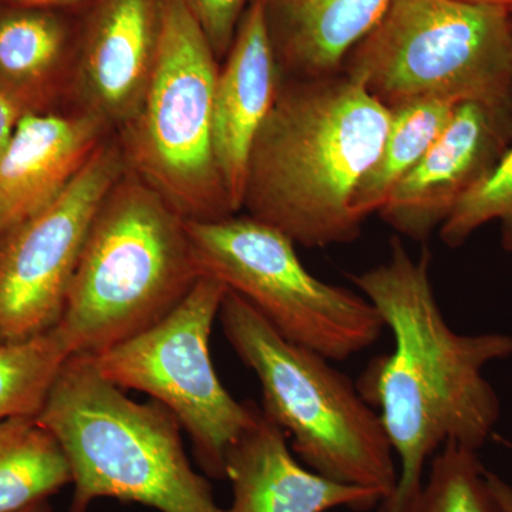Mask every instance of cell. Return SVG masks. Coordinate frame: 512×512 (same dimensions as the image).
Masks as SVG:
<instances>
[{
    "instance_id": "ac0fdd59",
    "label": "cell",
    "mask_w": 512,
    "mask_h": 512,
    "mask_svg": "<svg viewBox=\"0 0 512 512\" xmlns=\"http://www.w3.org/2000/svg\"><path fill=\"white\" fill-rule=\"evenodd\" d=\"M72 483L62 444L37 416L0 420V512L26 510Z\"/></svg>"
},
{
    "instance_id": "e0dca14e",
    "label": "cell",
    "mask_w": 512,
    "mask_h": 512,
    "mask_svg": "<svg viewBox=\"0 0 512 512\" xmlns=\"http://www.w3.org/2000/svg\"><path fill=\"white\" fill-rule=\"evenodd\" d=\"M390 0H262L282 79L342 73L353 47L375 28Z\"/></svg>"
},
{
    "instance_id": "4316f807",
    "label": "cell",
    "mask_w": 512,
    "mask_h": 512,
    "mask_svg": "<svg viewBox=\"0 0 512 512\" xmlns=\"http://www.w3.org/2000/svg\"><path fill=\"white\" fill-rule=\"evenodd\" d=\"M466 2L480 3V5L495 6V8H503L512 12V0H466Z\"/></svg>"
},
{
    "instance_id": "8fae6325",
    "label": "cell",
    "mask_w": 512,
    "mask_h": 512,
    "mask_svg": "<svg viewBox=\"0 0 512 512\" xmlns=\"http://www.w3.org/2000/svg\"><path fill=\"white\" fill-rule=\"evenodd\" d=\"M511 146L512 101L457 104L436 143L384 202L380 217L400 235L426 242Z\"/></svg>"
},
{
    "instance_id": "d6986e66",
    "label": "cell",
    "mask_w": 512,
    "mask_h": 512,
    "mask_svg": "<svg viewBox=\"0 0 512 512\" xmlns=\"http://www.w3.org/2000/svg\"><path fill=\"white\" fill-rule=\"evenodd\" d=\"M456 106L440 100H417L390 109L389 128L375 164L360 181L353 207L367 220L379 212L396 185L426 156Z\"/></svg>"
},
{
    "instance_id": "f1b7e54d",
    "label": "cell",
    "mask_w": 512,
    "mask_h": 512,
    "mask_svg": "<svg viewBox=\"0 0 512 512\" xmlns=\"http://www.w3.org/2000/svg\"><path fill=\"white\" fill-rule=\"evenodd\" d=\"M511 16H512V12H511Z\"/></svg>"
},
{
    "instance_id": "ffe728a7",
    "label": "cell",
    "mask_w": 512,
    "mask_h": 512,
    "mask_svg": "<svg viewBox=\"0 0 512 512\" xmlns=\"http://www.w3.org/2000/svg\"><path fill=\"white\" fill-rule=\"evenodd\" d=\"M70 356L56 326L33 338L0 342V420L37 416Z\"/></svg>"
},
{
    "instance_id": "2e32d148",
    "label": "cell",
    "mask_w": 512,
    "mask_h": 512,
    "mask_svg": "<svg viewBox=\"0 0 512 512\" xmlns=\"http://www.w3.org/2000/svg\"><path fill=\"white\" fill-rule=\"evenodd\" d=\"M79 20L57 10L0 5V90L26 113L69 99Z\"/></svg>"
},
{
    "instance_id": "8992f818",
    "label": "cell",
    "mask_w": 512,
    "mask_h": 512,
    "mask_svg": "<svg viewBox=\"0 0 512 512\" xmlns=\"http://www.w3.org/2000/svg\"><path fill=\"white\" fill-rule=\"evenodd\" d=\"M342 73L389 110L417 100L511 103V12L466 0H390Z\"/></svg>"
},
{
    "instance_id": "cb8c5ba5",
    "label": "cell",
    "mask_w": 512,
    "mask_h": 512,
    "mask_svg": "<svg viewBox=\"0 0 512 512\" xmlns=\"http://www.w3.org/2000/svg\"><path fill=\"white\" fill-rule=\"evenodd\" d=\"M25 114L28 113L20 107L18 101L0 90V157L5 153L16 126Z\"/></svg>"
},
{
    "instance_id": "7a4b0ae2",
    "label": "cell",
    "mask_w": 512,
    "mask_h": 512,
    "mask_svg": "<svg viewBox=\"0 0 512 512\" xmlns=\"http://www.w3.org/2000/svg\"><path fill=\"white\" fill-rule=\"evenodd\" d=\"M390 110L343 73L282 79L249 153L242 210L296 245L350 244L353 200L382 150Z\"/></svg>"
},
{
    "instance_id": "7c38bea8",
    "label": "cell",
    "mask_w": 512,
    "mask_h": 512,
    "mask_svg": "<svg viewBox=\"0 0 512 512\" xmlns=\"http://www.w3.org/2000/svg\"><path fill=\"white\" fill-rule=\"evenodd\" d=\"M167 0H93L79 19L69 100L117 133L136 116L160 52Z\"/></svg>"
},
{
    "instance_id": "3957f363",
    "label": "cell",
    "mask_w": 512,
    "mask_h": 512,
    "mask_svg": "<svg viewBox=\"0 0 512 512\" xmlns=\"http://www.w3.org/2000/svg\"><path fill=\"white\" fill-rule=\"evenodd\" d=\"M37 420L69 458L72 512L99 498L161 512H225L207 478L192 470L174 414L154 400H131L92 356L66 360Z\"/></svg>"
},
{
    "instance_id": "9a60e30c",
    "label": "cell",
    "mask_w": 512,
    "mask_h": 512,
    "mask_svg": "<svg viewBox=\"0 0 512 512\" xmlns=\"http://www.w3.org/2000/svg\"><path fill=\"white\" fill-rule=\"evenodd\" d=\"M288 439L261 409L225 457V480L234 494L225 512H366L383 503L380 491L336 483L302 467Z\"/></svg>"
},
{
    "instance_id": "52a82bcc",
    "label": "cell",
    "mask_w": 512,
    "mask_h": 512,
    "mask_svg": "<svg viewBox=\"0 0 512 512\" xmlns=\"http://www.w3.org/2000/svg\"><path fill=\"white\" fill-rule=\"evenodd\" d=\"M220 64L184 3L167 0L150 86L136 116L114 133L127 170L185 221L234 215L214 153Z\"/></svg>"
},
{
    "instance_id": "9c48e42d",
    "label": "cell",
    "mask_w": 512,
    "mask_h": 512,
    "mask_svg": "<svg viewBox=\"0 0 512 512\" xmlns=\"http://www.w3.org/2000/svg\"><path fill=\"white\" fill-rule=\"evenodd\" d=\"M228 288L201 276L177 308L156 325L92 356L101 375L170 410L194 444L208 477L225 480L229 447L261 412L238 402L212 365L210 336Z\"/></svg>"
},
{
    "instance_id": "30bf717a",
    "label": "cell",
    "mask_w": 512,
    "mask_h": 512,
    "mask_svg": "<svg viewBox=\"0 0 512 512\" xmlns=\"http://www.w3.org/2000/svg\"><path fill=\"white\" fill-rule=\"evenodd\" d=\"M126 170L110 134L55 201L0 237V342L59 323L96 212Z\"/></svg>"
},
{
    "instance_id": "83f0119b",
    "label": "cell",
    "mask_w": 512,
    "mask_h": 512,
    "mask_svg": "<svg viewBox=\"0 0 512 512\" xmlns=\"http://www.w3.org/2000/svg\"><path fill=\"white\" fill-rule=\"evenodd\" d=\"M49 505H47L46 501L43 503L32 505V507L26 508V510H22L19 512H49Z\"/></svg>"
},
{
    "instance_id": "5b68a950",
    "label": "cell",
    "mask_w": 512,
    "mask_h": 512,
    "mask_svg": "<svg viewBox=\"0 0 512 512\" xmlns=\"http://www.w3.org/2000/svg\"><path fill=\"white\" fill-rule=\"evenodd\" d=\"M218 318L229 345L261 384L262 412L288 434L303 463L329 480L373 488L389 500L399 478L394 451L356 383L328 357L282 338L229 289Z\"/></svg>"
},
{
    "instance_id": "ba28073f",
    "label": "cell",
    "mask_w": 512,
    "mask_h": 512,
    "mask_svg": "<svg viewBox=\"0 0 512 512\" xmlns=\"http://www.w3.org/2000/svg\"><path fill=\"white\" fill-rule=\"evenodd\" d=\"M185 224L200 276L244 298L289 342L343 362L382 336L386 326L373 303L313 276L279 229L248 214Z\"/></svg>"
},
{
    "instance_id": "4fadbf2b",
    "label": "cell",
    "mask_w": 512,
    "mask_h": 512,
    "mask_svg": "<svg viewBox=\"0 0 512 512\" xmlns=\"http://www.w3.org/2000/svg\"><path fill=\"white\" fill-rule=\"evenodd\" d=\"M110 134L82 110L25 114L0 157V237L55 201Z\"/></svg>"
},
{
    "instance_id": "d4e9b609",
    "label": "cell",
    "mask_w": 512,
    "mask_h": 512,
    "mask_svg": "<svg viewBox=\"0 0 512 512\" xmlns=\"http://www.w3.org/2000/svg\"><path fill=\"white\" fill-rule=\"evenodd\" d=\"M92 2L93 0H0V5L57 10V12L80 16Z\"/></svg>"
},
{
    "instance_id": "484cf974",
    "label": "cell",
    "mask_w": 512,
    "mask_h": 512,
    "mask_svg": "<svg viewBox=\"0 0 512 512\" xmlns=\"http://www.w3.org/2000/svg\"><path fill=\"white\" fill-rule=\"evenodd\" d=\"M488 485L493 491L495 500L500 505L501 512H512V485L508 484L504 478L487 470Z\"/></svg>"
},
{
    "instance_id": "6da1fadb",
    "label": "cell",
    "mask_w": 512,
    "mask_h": 512,
    "mask_svg": "<svg viewBox=\"0 0 512 512\" xmlns=\"http://www.w3.org/2000/svg\"><path fill=\"white\" fill-rule=\"evenodd\" d=\"M430 266L429 249L413 258L394 237L386 262L349 275L394 338L393 352L373 357L356 383L365 402L380 410L399 457L396 490L379 512H400L412 500L426 464L444 444L478 453L500 421V399L484 369L512 356V335H461L451 329Z\"/></svg>"
},
{
    "instance_id": "44dd1931",
    "label": "cell",
    "mask_w": 512,
    "mask_h": 512,
    "mask_svg": "<svg viewBox=\"0 0 512 512\" xmlns=\"http://www.w3.org/2000/svg\"><path fill=\"white\" fill-rule=\"evenodd\" d=\"M400 512H501L477 451L447 443L431 458L429 476Z\"/></svg>"
},
{
    "instance_id": "603a6c76",
    "label": "cell",
    "mask_w": 512,
    "mask_h": 512,
    "mask_svg": "<svg viewBox=\"0 0 512 512\" xmlns=\"http://www.w3.org/2000/svg\"><path fill=\"white\" fill-rule=\"evenodd\" d=\"M207 37L218 62L227 56L235 33L252 0H181Z\"/></svg>"
},
{
    "instance_id": "277c9868",
    "label": "cell",
    "mask_w": 512,
    "mask_h": 512,
    "mask_svg": "<svg viewBox=\"0 0 512 512\" xmlns=\"http://www.w3.org/2000/svg\"><path fill=\"white\" fill-rule=\"evenodd\" d=\"M200 272L187 224L131 171L96 212L56 328L72 356H97L163 320Z\"/></svg>"
},
{
    "instance_id": "7402d4cb",
    "label": "cell",
    "mask_w": 512,
    "mask_h": 512,
    "mask_svg": "<svg viewBox=\"0 0 512 512\" xmlns=\"http://www.w3.org/2000/svg\"><path fill=\"white\" fill-rule=\"evenodd\" d=\"M494 221L500 224L504 251L512 256V146L493 173L467 194L441 225L440 239L447 247L460 248L478 229Z\"/></svg>"
},
{
    "instance_id": "5bb4252c",
    "label": "cell",
    "mask_w": 512,
    "mask_h": 512,
    "mask_svg": "<svg viewBox=\"0 0 512 512\" xmlns=\"http://www.w3.org/2000/svg\"><path fill=\"white\" fill-rule=\"evenodd\" d=\"M281 83L264 3L252 0L220 64L214 94L215 160L234 214L242 210L252 144Z\"/></svg>"
}]
</instances>
